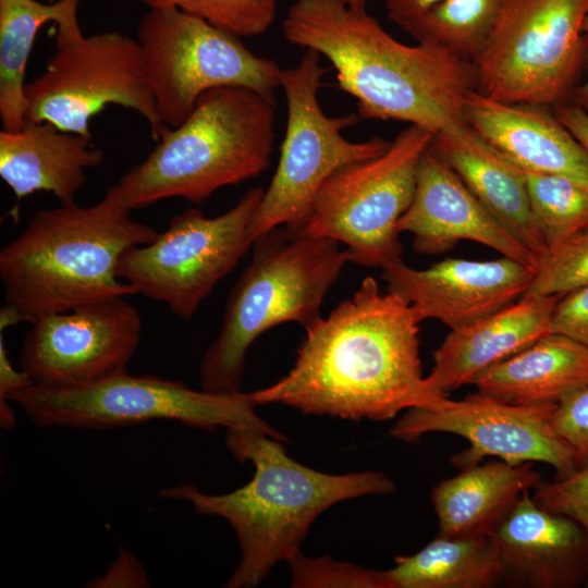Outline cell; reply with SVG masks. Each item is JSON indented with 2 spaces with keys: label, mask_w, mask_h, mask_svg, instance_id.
<instances>
[{
  "label": "cell",
  "mask_w": 588,
  "mask_h": 588,
  "mask_svg": "<svg viewBox=\"0 0 588 588\" xmlns=\"http://www.w3.org/2000/svg\"><path fill=\"white\" fill-rule=\"evenodd\" d=\"M419 310L365 278L354 295L305 328L291 370L253 392L258 405L282 403L309 415L387 420L450 399L422 376Z\"/></svg>",
  "instance_id": "cell-1"
},
{
  "label": "cell",
  "mask_w": 588,
  "mask_h": 588,
  "mask_svg": "<svg viewBox=\"0 0 588 588\" xmlns=\"http://www.w3.org/2000/svg\"><path fill=\"white\" fill-rule=\"evenodd\" d=\"M282 30L289 42L329 60L338 87L356 100L360 119L406 122L434 136L468 125L473 63L434 45L396 40L366 8L297 0Z\"/></svg>",
  "instance_id": "cell-2"
},
{
  "label": "cell",
  "mask_w": 588,
  "mask_h": 588,
  "mask_svg": "<svg viewBox=\"0 0 588 588\" xmlns=\"http://www.w3.org/2000/svg\"><path fill=\"white\" fill-rule=\"evenodd\" d=\"M119 187L94 205L40 209L0 252L4 305L0 329L136 294L117 274L121 255L159 232L132 218Z\"/></svg>",
  "instance_id": "cell-3"
},
{
  "label": "cell",
  "mask_w": 588,
  "mask_h": 588,
  "mask_svg": "<svg viewBox=\"0 0 588 588\" xmlns=\"http://www.w3.org/2000/svg\"><path fill=\"white\" fill-rule=\"evenodd\" d=\"M282 442L255 429L229 428L225 446L238 462L255 467L249 482L223 494H207L192 485L159 493L191 503L199 514L222 517L234 529L241 561L225 587L258 586L277 563L302 552L315 519L336 503L396 490L381 471L334 475L307 467L290 457Z\"/></svg>",
  "instance_id": "cell-4"
},
{
  "label": "cell",
  "mask_w": 588,
  "mask_h": 588,
  "mask_svg": "<svg viewBox=\"0 0 588 588\" xmlns=\"http://www.w3.org/2000/svg\"><path fill=\"white\" fill-rule=\"evenodd\" d=\"M274 121L271 98L241 87L208 90L117 186L132 210L168 198L198 205L218 189L255 177L269 167Z\"/></svg>",
  "instance_id": "cell-5"
},
{
  "label": "cell",
  "mask_w": 588,
  "mask_h": 588,
  "mask_svg": "<svg viewBox=\"0 0 588 588\" xmlns=\"http://www.w3.org/2000/svg\"><path fill=\"white\" fill-rule=\"evenodd\" d=\"M250 262L226 301L219 332L205 351L200 388L241 391L246 355L266 331L285 322L309 327L350 262L341 244L323 237L292 235L275 228L257 237Z\"/></svg>",
  "instance_id": "cell-6"
},
{
  "label": "cell",
  "mask_w": 588,
  "mask_h": 588,
  "mask_svg": "<svg viewBox=\"0 0 588 588\" xmlns=\"http://www.w3.org/2000/svg\"><path fill=\"white\" fill-rule=\"evenodd\" d=\"M40 428L111 429L175 420L192 428H250L285 441L261 419L253 392L194 390L183 382L120 372L81 387L32 384L9 394Z\"/></svg>",
  "instance_id": "cell-7"
},
{
  "label": "cell",
  "mask_w": 588,
  "mask_h": 588,
  "mask_svg": "<svg viewBox=\"0 0 588 588\" xmlns=\"http://www.w3.org/2000/svg\"><path fill=\"white\" fill-rule=\"evenodd\" d=\"M587 16L588 0H503L471 61L476 90L506 103H569L588 57Z\"/></svg>",
  "instance_id": "cell-8"
},
{
  "label": "cell",
  "mask_w": 588,
  "mask_h": 588,
  "mask_svg": "<svg viewBox=\"0 0 588 588\" xmlns=\"http://www.w3.org/2000/svg\"><path fill=\"white\" fill-rule=\"evenodd\" d=\"M433 137L408 125L382 155L333 173L303 220L284 229L333 240L346 246L350 262L362 267L382 269L402 259L397 223L413 201L418 162Z\"/></svg>",
  "instance_id": "cell-9"
},
{
  "label": "cell",
  "mask_w": 588,
  "mask_h": 588,
  "mask_svg": "<svg viewBox=\"0 0 588 588\" xmlns=\"http://www.w3.org/2000/svg\"><path fill=\"white\" fill-rule=\"evenodd\" d=\"M326 73L322 57L311 49L295 66L282 69L286 127L275 172L250 225L254 242L272 229L298 224L333 173L382 155L391 144L381 137L352 142L343 136L342 132L360 118L356 113H324L318 93Z\"/></svg>",
  "instance_id": "cell-10"
},
{
  "label": "cell",
  "mask_w": 588,
  "mask_h": 588,
  "mask_svg": "<svg viewBox=\"0 0 588 588\" xmlns=\"http://www.w3.org/2000/svg\"><path fill=\"white\" fill-rule=\"evenodd\" d=\"M166 127L180 125L208 90L241 87L274 99L279 64L253 53L241 37L176 9H149L136 25Z\"/></svg>",
  "instance_id": "cell-11"
},
{
  "label": "cell",
  "mask_w": 588,
  "mask_h": 588,
  "mask_svg": "<svg viewBox=\"0 0 588 588\" xmlns=\"http://www.w3.org/2000/svg\"><path fill=\"white\" fill-rule=\"evenodd\" d=\"M26 121L91 137L90 120L107 106L138 113L157 142L158 114L145 56L136 38L117 30L56 41L44 72L25 85Z\"/></svg>",
  "instance_id": "cell-12"
},
{
  "label": "cell",
  "mask_w": 588,
  "mask_h": 588,
  "mask_svg": "<svg viewBox=\"0 0 588 588\" xmlns=\"http://www.w3.org/2000/svg\"><path fill=\"white\" fill-rule=\"evenodd\" d=\"M265 189L254 187L228 211L207 217L191 208L176 215L148 244L120 257L118 277L136 292L189 320L217 284L253 247L250 225Z\"/></svg>",
  "instance_id": "cell-13"
},
{
  "label": "cell",
  "mask_w": 588,
  "mask_h": 588,
  "mask_svg": "<svg viewBox=\"0 0 588 588\" xmlns=\"http://www.w3.org/2000/svg\"><path fill=\"white\" fill-rule=\"evenodd\" d=\"M556 404L518 405L477 392L460 401L450 400L441 408L408 409L390 434L416 442L430 432H446L465 438L469 446L452 457L464 469L494 456L511 464L544 463L555 477L573 473L572 450L553 425Z\"/></svg>",
  "instance_id": "cell-14"
},
{
  "label": "cell",
  "mask_w": 588,
  "mask_h": 588,
  "mask_svg": "<svg viewBox=\"0 0 588 588\" xmlns=\"http://www.w3.org/2000/svg\"><path fill=\"white\" fill-rule=\"evenodd\" d=\"M140 335L139 311L124 296L48 315L25 334L21 370L37 385H86L127 371Z\"/></svg>",
  "instance_id": "cell-15"
},
{
  "label": "cell",
  "mask_w": 588,
  "mask_h": 588,
  "mask_svg": "<svg viewBox=\"0 0 588 588\" xmlns=\"http://www.w3.org/2000/svg\"><path fill=\"white\" fill-rule=\"evenodd\" d=\"M534 271L506 256L482 261L446 258L426 269L399 259L382 268V279L387 291L415 306L424 319L456 330L524 296Z\"/></svg>",
  "instance_id": "cell-16"
},
{
  "label": "cell",
  "mask_w": 588,
  "mask_h": 588,
  "mask_svg": "<svg viewBox=\"0 0 588 588\" xmlns=\"http://www.w3.org/2000/svg\"><path fill=\"white\" fill-rule=\"evenodd\" d=\"M397 231L413 235L418 254L439 255L460 241H471L534 269L537 264L430 146L419 159L415 195Z\"/></svg>",
  "instance_id": "cell-17"
},
{
  "label": "cell",
  "mask_w": 588,
  "mask_h": 588,
  "mask_svg": "<svg viewBox=\"0 0 588 588\" xmlns=\"http://www.w3.org/2000/svg\"><path fill=\"white\" fill-rule=\"evenodd\" d=\"M512 586L577 588L588 580V537L574 519L539 506L525 492L489 535Z\"/></svg>",
  "instance_id": "cell-18"
},
{
  "label": "cell",
  "mask_w": 588,
  "mask_h": 588,
  "mask_svg": "<svg viewBox=\"0 0 588 588\" xmlns=\"http://www.w3.org/2000/svg\"><path fill=\"white\" fill-rule=\"evenodd\" d=\"M465 115L520 169L568 179L588 192V154L546 107L501 102L475 90L466 99Z\"/></svg>",
  "instance_id": "cell-19"
},
{
  "label": "cell",
  "mask_w": 588,
  "mask_h": 588,
  "mask_svg": "<svg viewBox=\"0 0 588 588\" xmlns=\"http://www.w3.org/2000/svg\"><path fill=\"white\" fill-rule=\"evenodd\" d=\"M561 297L524 295L478 321L451 330L433 353V366L426 377L429 384L443 393L471 384L485 369L550 333Z\"/></svg>",
  "instance_id": "cell-20"
},
{
  "label": "cell",
  "mask_w": 588,
  "mask_h": 588,
  "mask_svg": "<svg viewBox=\"0 0 588 588\" xmlns=\"http://www.w3.org/2000/svg\"><path fill=\"white\" fill-rule=\"evenodd\" d=\"M93 138L47 122L26 121L17 131L0 132V176L17 200L49 192L71 204L86 184V171L98 167L103 151Z\"/></svg>",
  "instance_id": "cell-21"
},
{
  "label": "cell",
  "mask_w": 588,
  "mask_h": 588,
  "mask_svg": "<svg viewBox=\"0 0 588 588\" xmlns=\"http://www.w3.org/2000/svg\"><path fill=\"white\" fill-rule=\"evenodd\" d=\"M430 147L456 172L494 218L536 258L546 245L532 219L523 170L469 124L433 137Z\"/></svg>",
  "instance_id": "cell-22"
},
{
  "label": "cell",
  "mask_w": 588,
  "mask_h": 588,
  "mask_svg": "<svg viewBox=\"0 0 588 588\" xmlns=\"http://www.w3.org/2000/svg\"><path fill=\"white\" fill-rule=\"evenodd\" d=\"M461 470L432 488L439 536H489L541 480L534 463L511 464L499 458Z\"/></svg>",
  "instance_id": "cell-23"
},
{
  "label": "cell",
  "mask_w": 588,
  "mask_h": 588,
  "mask_svg": "<svg viewBox=\"0 0 588 588\" xmlns=\"http://www.w3.org/2000/svg\"><path fill=\"white\" fill-rule=\"evenodd\" d=\"M478 392L518 405L559 403L588 384V348L550 332L477 375Z\"/></svg>",
  "instance_id": "cell-24"
},
{
  "label": "cell",
  "mask_w": 588,
  "mask_h": 588,
  "mask_svg": "<svg viewBox=\"0 0 588 588\" xmlns=\"http://www.w3.org/2000/svg\"><path fill=\"white\" fill-rule=\"evenodd\" d=\"M79 0H0V120L2 130L26 123L25 70L39 29L48 22L57 34L81 29Z\"/></svg>",
  "instance_id": "cell-25"
},
{
  "label": "cell",
  "mask_w": 588,
  "mask_h": 588,
  "mask_svg": "<svg viewBox=\"0 0 588 588\" xmlns=\"http://www.w3.org/2000/svg\"><path fill=\"white\" fill-rule=\"evenodd\" d=\"M389 588H487L501 583L502 566L489 536H437L384 571Z\"/></svg>",
  "instance_id": "cell-26"
},
{
  "label": "cell",
  "mask_w": 588,
  "mask_h": 588,
  "mask_svg": "<svg viewBox=\"0 0 588 588\" xmlns=\"http://www.w3.org/2000/svg\"><path fill=\"white\" fill-rule=\"evenodd\" d=\"M502 4L503 0H441L407 34L471 62L494 30Z\"/></svg>",
  "instance_id": "cell-27"
},
{
  "label": "cell",
  "mask_w": 588,
  "mask_h": 588,
  "mask_svg": "<svg viewBox=\"0 0 588 588\" xmlns=\"http://www.w3.org/2000/svg\"><path fill=\"white\" fill-rule=\"evenodd\" d=\"M523 172L530 212L546 250L588 228V192L585 188L562 176Z\"/></svg>",
  "instance_id": "cell-28"
},
{
  "label": "cell",
  "mask_w": 588,
  "mask_h": 588,
  "mask_svg": "<svg viewBox=\"0 0 588 588\" xmlns=\"http://www.w3.org/2000/svg\"><path fill=\"white\" fill-rule=\"evenodd\" d=\"M148 9H176L238 37L264 34L271 26L277 0H139Z\"/></svg>",
  "instance_id": "cell-29"
},
{
  "label": "cell",
  "mask_w": 588,
  "mask_h": 588,
  "mask_svg": "<svg viewBox=\"0 0 588 588\" xmlns=\"http://www.w3.org/2000/svg\"><path fill=\"white\" fill-rule=\"evenodd\" d=\"M588 285V228L537 259L524 295L563 296Z\"/></svg>",
  "instance_id": "cell-30"
},
{
  "label": "cell",
  "mask_w": 588,
  "mask_h": 588,
  "mask_svg": "<svg viewBox=\"0 0 588 588\" xmlns=\"http://www.w3.org/2000/svg\"><path fill=\"white\" fill-rule=\"evenodd\" d=\"M292 587L389 588L384 571L340 562L330 556L308 558L302 552L287 562Z\"/></svg>",
  "instance_id": "cell-31"
},
{
  "label": "cell",
  "mask_w": 588,
  "mask_h": 588,
  "mask_svg": "<svg viewBox=\"0 0 588 588\" xmlns=\"http://www.w3.org/2000/svg\"><path fill=\"white\" fill-rule=\"evenodd\" d=\"M532 499L542 509L574 519L588 537V464L564 477L541 479Z\"/></svg>",
  "instance_id": "cell-32"
},
{
  "label": "cell",
  "mask_w": 588,
  "mask_h": 588,
  "mask_svg": "<svg viewBox=\"0 0 588 588\" xmlns=\"http://www.w3.org/2000/svg\"><path fill=\"white\" fill-rule=\"evenodd\" d=\"M553 425L572 450L577 468L588 464V384L556 403Z\"/></svg>",
  "instance_id": "cell-33"
},
{
  "label": "cell",
  "mask_w": 588,
  "mask_h": 588,
  "mask_svg": "<svg viewBox=\"0 0 588 588\" xmlns=\"http://www.w3.org/2000/svg\"><path fill=\"white\" fill-rule=\"evenodd\" d=\"M551 332L565 335L588 348V285L558 301L551 318Z\"/></svg>",
  "instance_id": "cell-34"
},
{
  "label": "cell",
  "mask_w": 588,
  "mask_h": 588,
  "mask_svg": "<svg viewBox=\"0 0 588 588\" xmlns=\"http://www.w3.org/2000/svg\"><path fill=\"white\" fill-rule=\"evenodd\" d=\"M441 0H385L388 17L404 32H408L432 7Z\"/></svg>",
  "instance_id": "cell-35"
},
{
  "label": "cell",
  "mask_w": 588,
  "mask_h": 588,
  "mask_svg": "<svg viewBox=\"0 0 588 588\" xmlns=\"http://www.w3.org/2000/svg\"><path fill=\"white\" fill-rule=\"evenodd\" d=\"M552 112L588 154V113L573 103L553 107Z\"/></svg>",
  "instance_id": "cell-36"
},
{
  "label": "cell",
  "mask_w": 588,
  "mask_h": 588,
  "mask_svg": "<svg viewBox=\"0 0 588 588\" xmlns=\"http://www.w3.org/2000/svg\"><path fill=\"white\" fill-rule=\"evenodd\" d=\"M33 384L30 378L23 371H17L11 365L3 338H0V401H9L10 393Z\"/></svg>",
  "instance_id": "cell-37"
},
{
  "label": "cell",
  "mask_w": 588,
  "mask_h": 588,
  "mask_svg": "<svg viewBox=\"0 0 588 588\" xmlns=\"http://www.w3.org/2000/svg\"><path fill=\"white\" fill-rule=\"evenodd\" d=\"M584 33L588 37V16L585 20L584 23ZM579 108H581L584 111L588 113V77L585 83L579 84L571 98V102Z\"/></svg>",
  "instance_id": "cell-38"
},
{
  "label": "cell",
  "mask_w": 588,
  "mask_h": 588,
  "mask_svg": "<svg viewBox=\"0 0 588 588\" xmlns=\"http://www.w3.org/2000/svg\"><path fill=\"white\" fill-rule=\"evenodd\" d=\"M350 5L358 7V8H366V3L368 0H341Z\"/></svg>",
  "instance_id": "cell-39"
},
{
  "label": "cell",
  "mask_w": 588,
  "mask_h": 588,
  "mask_svg": "<svg viewBox=\"0 0 588 588\" xmlns=\"http://www.w3.org/2000/svg\"><path fill=\"white\" fill-rule=\"evenodd\" d=\"M585 587H587V588H588V580L586 581V584H585Z\"/></svg>",
  "instance_id": "cell-40"
}]
</instances>
